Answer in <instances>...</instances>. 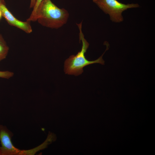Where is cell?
<instances>
[{"instance_id":"obj_11","label":"cell","mask_w":155,"mask_h":155,"mask_svg":"<svg viewBox=\"0 0 155 155\" xmlns=\"http://www.w3.org/2000/svg\"><path fill=\"white\" fill-rule=\"evenodd\" d=\"M3 17L1 12L0 10V20Z\"/></svg>"},{"instance_id":"obj_1","label":"cell","mask_w":155,"mask_h":155,"mask_svg":"<svg viewBox=\"0 0 155 155\" xmlns=\"http://www.w3.org/2000/svg\"><path fill=\"white\" fill-rule=\"evenodd\" d=\"M68 11L60 8L51 0H43L38 6L32 22L37 21L41 25L52 29H58L66 23Z\"/></svg>"},{"instance_id":"obj_5","label":"cell","mask_w":155,"mask_h":155,"mask_svg":"<svg viewBox=\"0 0 155 155\" xmlns=\"http://www.w3.org/2000/svg\"><path fill=\"white\" fill-rule=\"evenodd\" d=\"M0 10L3 17L9 24L20 29L28 34L32 32L30 22L28 21L23 22L17 19L7 8L5 4H3L0 5Z\"/></svg>"},{"instance_id":"obj_12","label":"cell","mask_w":155,"mask_h":155,"mask_svg":"<svg viewBox=\"0 0 155 155\" xmlns=\"http://www.w3.org/2000/svg\"><path fill=\"white\" fill-rule=\"evenodd\" d=\"M0 155H1V147L0 146Z\"/></svg>"},{"instance_id":"obj_10","label":"cell","mask_w":155,"mask_h":155,"mask_svg":"<svg viewBox=\"0 0 155 155\" xmlns=\"http://www.w3.org/2000/svg\"><path fill=\"white\" fill-rule=\"evenodd\" d=\"M3 4H5V1L4 0H0V5Z\"/></svg>"},{"instance_id":"obj_7","label":"cell","mask_w":155,"mask_h":155,"mask_svg":"<svg viewBox=\"0 0 155 155\" xmlns=\"http://www.w3.org/2000/svg\"><path fill=\"white\" fill-rule=\"evenodd\" d=\"M43 0H36V2L33 8V10L32 13L27 21L30 22L32 21L33 18L35 15L36 11L39 5Z\"/></svg>"},{"instance_id":"obj_8","label":"cell","mask_w":155,"mask_h":155,"mask_svg":"<svg viewBox=\"0 0 155 155\" xmlns=\"http://www.w3.org/2000/svg\"><path fill=\"white\" fill-rule=\"evenodd\" d=\"M14 74L13 72L9 71H0V78L9 79L12 77Z\"/></svg>"},{"instance_id":"obj_4","label":"cell","mask_w":155,"mask_h":155,"mask_svg":"<svg viewBox=\"0 0 155 155\" xmlns=\"http://www.w3.org/2000/svg\"><path fill=\"white\" fill-rule=\"evenodd\" d=\"M13 133L5 126L0 125V142L1 155H29V150L18 149L13 145L11 140Z\"/></svg>"},{"instance_id":"obj_9","label":"cell","mask_w":155,"mask_h":155,"mask_svg":"<svg viewBox=\"0 0 155 155\" xmlns=\"http://www.w3.org/2000/svg\"><path fill=\"white\" fill-rule=\"evenodd\" d=\"M36 2V0H30V7L33 8L35 6Z\"/></svg>"},{"instance_id":"obj_3","label":"cell","mask_w":155,"mask_h":155,"mask_svg":"<svg viewBox=\"0 0 155 155\" xmlns=\"http://www.w3.org/2000/svg\"><path fill=\"white\" fill-rule=\"evenodd\" d=\"M105 13L108 14L113 22L118 23L123 20V12L128 9L139 7L137 3L125 4L117 0H92Z\"/></svg>"},{"instance_id":"obj_6","label":"cell","mask_w":155,"mask_h":155,"mask_svg":"<svg viewBox=\"0 0 155 155\" xmlns=\"http://www.w3.org/2000/svg\"><path fill=\"white\" fill-rule=\"evenodd\" d=\"M9 50V46L0 33V62L6 58Z\"/></svg>"},{"instance_id":"obj_2","label":"cell","mask_w":155,"mask_h":155,"mask_svg":"<svg viewBox=\"0 0 155 155\" xmlns=\"http://www.w3.org/2000/svg\"><path fill=\"white\" fill-rule=\"evenodd\" d=\"M79 30L80 41H82V46L80 51L76 55H72L66 59L64 62V71L65 74L78 76L83 72V68L87 65L94 63L104 65V61L102 57L106 51L108 50V45L103 54L96 60L90 61L86 58L85 53L89 47V44L85 38L82 31V22L77 24Z\"/></svg>"}]
</instances>
